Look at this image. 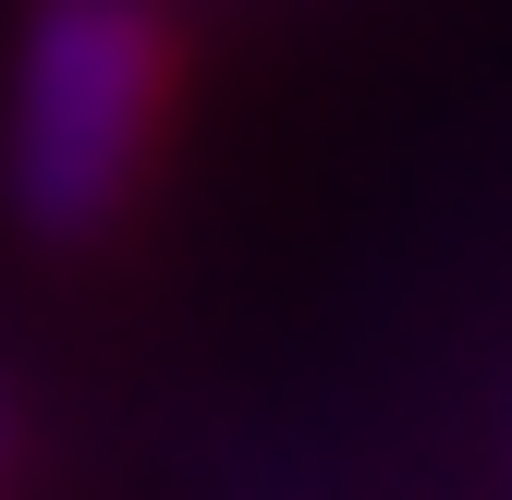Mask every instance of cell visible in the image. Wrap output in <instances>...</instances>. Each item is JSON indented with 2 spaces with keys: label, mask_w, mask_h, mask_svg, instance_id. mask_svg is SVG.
I'll list each match as a JSON object with an SVG mask.
<instances>
[{
  "label": "cell",
  "mask_w": 512,
  "mask_h": 500,
  "mask_svg": "<svg viewBox=\"0 0 512 500\" xmlns=\"http://www.w3.org/2000/svg\"><path fill=\"white\" fill-rule=\"evenodd\" d=\"M171 110V25L147 0H37L0 98V196L25 232L74 244L135 208Z\"/></svg>",
  "instance_id": "cell-1"
}]
</instances>
